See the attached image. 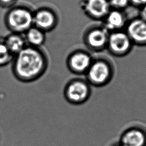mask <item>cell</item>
I'll return each mask as SVG.
<instances>
[{
  "label": "cell",
  "instance_id": "obj_13",
  "mask_svg": "<svg viewBox=\"0 0 146 146\" xmlns=\"http://www.w3.org/2000/svg\"><path fill=\"white\" fill-rule=\"evenodd\" d=\"M26 43L29 46L39 47L42 46L46 40V33L33 26L24 33Z\"/></svg>",
  "mask_w": 146,
  "mask_h": 146
},
{
  "label": "cell",
  "instance_id": "obj_17",
  "mask_svg": "<svg viewBox=\"0 0 146 146\" xmlns=\"http://www.w3.org/2000/svg\"><path fill=\"white\" fill-rule=\"evenodd\" d=\"M18 0H0V7L4 9H8L16 5Z\"/></svg>",
  "mask_w": 146,
  "mask_h": 146
},
{
  "label": "cell",
  "instance_id": "obj_9",
  "mask_svg": "<svg viewBox=\"0 0 146 146\" xmlns=\"http://www.w3.org/2000/svg\"><path fill=\"white\" fill-rule=\"evenodd\" d=\"M110 7L108 0H85L83 3L86 14L95 19L106 17L110 12Z\"/></svg>",
  "mask_w": 146,
  "mask_h": 146
},
{
  "label": "cell",
  "instance_id": "obj_20",
  "mask_svg": "<svg viewBox=\"0 0 146 146\" xmlns=\"http://www.w3.org/2000/svg\"><path fill=\"white\" fill-rule=\"evenodd\" d=\"M112 146H122V145L119 143H117V144H115L112 145Z\"/></svg>",
  "mask_w": 146,
  "mask_h": 146
},
{
  "label": "cell",
  "instance_id": "obj_10",
  "mask_svg": "<svg viewBox=\"0 0 146 146\" xmlns=\"http://www.w3.org/2000/svg\"><path fill=\"white\" fill-rule=\"evenodd\" d=\"M119 143L122 146H146V132L138 127H132L121 135Z\"/></svg>",
  "mask_w": 146,
  "mask_h": 146
},
{
  "label": "cell",
  "instance_id": "obj_2",
  "mask_svg": "<svg viewBox=\"0 0 146 146\" xmlns=\"http://www.w3.org/2000/svg\"><path fill=\"white\" fill-rule=\"evenodd\" d=\"M33 11L23 5H15L6 12L4 22L11 33L24 34L33 26Z\"/></svg>",
  "mask_w": 146,
  "mask_h": 146
},
{
  "label": "cell",
  "instance_id": "obj_3",
  "mask_svg": "<svg viewBox=\"0 0 146 146\" xmlns=\"http://www.w3.org/2000/svg\"><path fill=\"white\" fill-rule=\"evenodd\" d=\"M90 84L86 80L74 78L64 86L63 95L66 100L73 105H80L86 102L91 95Z\"/></svg>",
  "mask_w": 146,
  "mask_h": 146
},
{
  "label": "cell",
  "instance_id": "obj_5",
  "mask_svg": "<svg viewBox=\"0 0 146 146\" xmlns=\"http://www.w3.org/2000/svg\"><path fill=\"white\" fill-rule=\"evenodd\" d=\"M92 61L91 56L87 52L76 50L68 56L66 66L71 72L76 75H83L86 74Z\"/></svg>",
  "mask_w": 146,
  "mask_h": 146
},
{
  "label": "cell",
  "instance_id": "obj_11",
  "mask_svg": "<svg viewBox=\"0 0 146 146\" xmlns=\"http://www.w3.org/2000/svg\"><path fill=\"white\" fill-rule=\"evenodd\" d=\"M127 34L132 42L139 44H146V21L141 18L132 21L128 25Z\"/></svg>",
  "mask_w": 146,
  "mask_h": 146
},
{
  "label": "cell",
  "instance_id": "obj_16",
  "mask_svg": "<svg viewBox=\"0 0 146 146\" xmlns=\"http://www.w3.org/2000/svg\"><path fill=\"white\" fill-rule=\"evenodd\" d=\"M110 6L116 10H120L125 7L129 3V0H110Z\"/></svg>",
  "mask_w": 146,
  "mask_h": 146
},
{
  "label": "cell",
  "instance_id": "obj_6",
  "mask_svg": "<svg viewBox=\"0 0 146 146\" xmlns=\"http://www.w3.org/2000/svg\"><path fill=\"white\" fill-rule=\"evenodd\" d=\"M58 23V15L52 9L42 7L34 11L33 26L45 33L54 30Z\"/></svg>",
  "mask_w": 146,
  "mask_h": 146
},
{
  "label": "cell",
  "instance_id": "obj_18",
  "mask_svg": "<svg viewBox=\"0 0 146 146\" xmlns=\"http://www.w3.org/2000/svg\"><path fill=\"white\" fill-rule=\"evenodd\" d=\"M129 2H131L136 6H143L146 3V0H129Z\"/></svg>",
  "mask_w": 146,
  "mask_h": 146
},
{
  "label": "cell",
  "instance_id": "obj_12",
  "mask_svg": "<svg viewBox=\"0 0 146 146\" xmlns=\"http://www.w3.org/2000/svg\"><path fill=\"white\" fill-rule=\"evenodd\" d=\"M3 40L9 51L14 56L19 53L27 46L25 36L22 34L11 33Z\"/></svg>",
  "mask_w": 146,
  "mask_h": 146
},
{
  "label": "cell",
  "instance_id": "obj_8",
  "mask_svg": "<svg viewBox=\"0 0 146 146\" xmlns=\"http://www.w3.org/2000/svg\"><path fill=\"white\" fill-rule=\"evenodd\" d=\"M84 43L92 50L98 51L107 45L108 35L104 29L94 28L86 33Z\"/></svg>",
  "mask_w": 146,
  "mask_h": 146
},
{
  "label": "cell",
  "instance_id": "obj_1",
  "mask_svg": "<svg viewBox=\"0 0 146 146\" xmlns=\"http://www.w3.org/2000/svg\"><path fill=\"white\" fill-rule=\"evenodd\" d=\"M11 64L12 72L16 79L23 83H31L44 74L48 59L40 48L27 45L14 56Z\"/></svg>",
  "mask_w": 146,
  "mask_h": 146
},
{
  "label": "cell",
  "instance_id": "obj_4",
  "mask_svg": "<svg viewBox=\"0 0 146 146\" xmlns=\"http://www.w3.org/2000/svg\"><path fill=\"white\" fill-rule=\"evenodd\" d=\"M85 75L86 80L90 85L102 87L108 84L112 79L113 68L106 60H93Z\"/></svg>",
  "mask_w": 146,
  "mask_h": 146
},
{
  "label": "cell",
  "instance_id": "obj_15",
  "mask_svg": "<svg viewBox=\"0 0 146 146\" xmlns=\"http://www.w3.org/2000/svg\"><path fill=\"white\" fill-rule=\"evenodd\" d=\"M14 56L6 46L3 40H0V67L11 63Z\"/></svg>",
  "mask_w": 146,
  "mask_h": 146
},
{
  "label": "cell",
  "instance_id": "obj_7",
  "mask_svg": "<svg viewBox=\"0 0 146 146\" xmlns=\"http://www.w3.org/2000/svg\"><path fill=\"white\" fill-rule=\"evenodd\" d=\"M132 41L128 34L120 31H113L108 35L107 45L116 55H124L131 49Z\"/></svg>",
  "mask_w": 146,
  "mask_h": 146
},
{
  "label": "cell",
  "instance_id": "obj_14",
  "mask_svg": "<svg viewBox=\"0 0 146 146\" xmlns=\"http://www.w3.org/2000/svg\"><path fill=\"white\" fill-rule=\"evenodd\" d=\"M106 18V26L108 30L117 31L125 24V18L124 14L116 9L110 11Z\"/></svg>",
  "mask_w": 146,
  "mask_h": 146
},
{
  "label": "cell",
  "instance_id": "obj_19",
  "mask_svg": "<svg viewBox=\"0 0 146 146\" xmlns=\"http://www.w3.org/2000/svg\"><path fill=\"white\" fill-rule=\"evenodd\" d=\"M141 18L146 21V3L141 6V10L140 11Z\"/></svg>",
  "mask_w": 146,
  "mask_h": 146
}]
</instances>
